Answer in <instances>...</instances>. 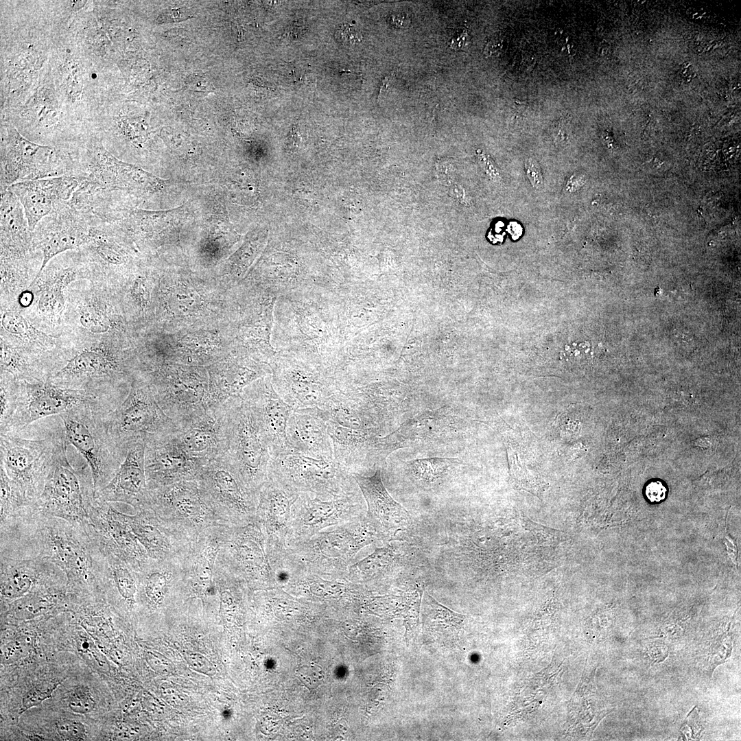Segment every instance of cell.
<instances>
[{"label": "cell", "instance_id": "1", "mask_svg": "<svg viewBox=\"0 0 741 741\" xmlns=\"http://www.w3.org/2000/svg\"><path fill=\"white\" fill-rule=\"evenodd\" d=\"M97 553L84 527L37 511L16 535L10 556L45 557L65 574L67 587L82 592L102 587Z\"/></svg>", "mask_w": 741, "mask_h": 741}, {"label": "cell", "instance_id": "2", "mask_svg": "<svg viewBox=\"0 0 741 741\" xmlns=\"http://www.w3.org/2000/svg\"><path fill=\"white\" fill-rule=\"evenodd\" d=\"M388 539L365 514L289 545L282 563L323 578L346 580L348 569L357 553Z\"/></svg>", "mask_w": 741, "mask_h": 741}, {"label": "cell", "instance_id": "3", "mask_svg": "<svg viewBox=\"0 0 741 741\" xmlns=\"http://www.w3.org/2000/svg\"><path fill=\"white\" fill-rule=\"evenodd\" d=\"M220 425L222 454L244 486L258 496L268 480L270 447L260 421L242 395L213 410Z\"/></svg>", "mask_w": 741, "mask_h": 741}, {"label": "cell", "instance_id": "4", "mask_svg": "<svg viewBox=\"0 0 741 741\" xmlns=\"http://www.w3.org/2000/svg\"><path fill=\"white\" fill-rule=\"evenodd\" d=\"M28 436L26 427L0 434V466L23 495L36 504L56 452L65 438L58 416Z\"/></svg>", "mask_w": 741, "mask_h": 741}, {"label": "cell", "instance_id": "5", "mask_svg": "<svg viewBox=\"0 0 741 741\" xmlns=\"http://www.w3.org/2000/svg\"><path fill=\"white\" fill-rule=\"evenodd\" d=\"M156 401L176 425L210 411L209 375L206 366L150 362L139 368Z\"/></svg>", "mask_w": 741, "mask_h": 741}, {"label": "cell", "instance_id": "6", "mask_svg": "<svg viewBox=\"0 0 741 741\" xmlns=\"http://www.w3.org/2000/svg\"><path fill=\"white\" fill-rule=\"evenodd\" d=\"M104 407L84 404L60 414L68 445L82 456L90 469L94 497L111 480L124 458L106 429Z\"/></svg>", "mask_w": 741, "mask_h": 741}, {"label": "cell", "instance_id": "7", "mask_svg": "<svg viewBox=\"0 0 741 741\" xmlns=\"http://www.w3.org/2000/svg\"><path fill=\"white\" fill-rule=\"evenodd\" d=\"M268 478L297 494L329 500L359 492L352 473L334 459H316L290 452L271 458Z\"/></svg>", "mask_w": 741, "mask_h": 741}, {"label": "cell", "instance_id": "8", "mask_svg": "<svg viewBox=\"0 0 741 741\" xmlns=\"http://www.w3.org/2000/svg\"><path fill=\"white\" fill-rule=\"evenodd\" d=\"M66 438L60 443L37 501L39 513L64 519L85 529L88 507L94 499L92 477L82 468L75 470L67 458Z\"/></svg>", "mask_w": 741, "mask_h": 741}, {"label": "cell", "instance_id": "9", "mask_svg": "<svg viewBox=\"0 0 741 741\" xmlns=\"http://www.w3.org/2000/svg\"><path fill=\"white\" fill-rule=\"evenodd\" d=\"M104 422L114 446L124 459L134 442L171 433L176 427L159 407L146 383L137 376L121 403L104 415Z\"/></svg>", "mask_w": 741, "mask_h": 741}, {"label": "cell", "instance_id": "10", "mask_svg": "<svg viewBox=\"0 0 741 741\" xmlns=\"http://www.w3.org/2000/svg\"><path fill=\"white\" fill-rule=\"evenodd\" d=\"M1 188L37 179L75 176L76 166L54 148L32 143L11 125L5 127L1 149Z\"/></svg>", "mask_w": 741, "mask_h": 741}, {"label": "cell", "instance_id": "11", "mask_svg": "<svg viewBox=\"0 0 741 741\" xmlns=\"http://www.w3.org/2000/svg\"><path fill=\"white\" fill-rule=\"evenodd\" d=\"M272 364L273 386L293 410L322 409L338 390L328 370L308 360L281 357Z\"/></svg>", "mask_w": 741, "mask_h": 741}, {"label": "cell", "instance_id": "12", "mask_svg": "<svg viewBox=\"0 0 741 741\" xmlns=\"http://www.w3.org/2000/svg\"><path fill=\"white\" fill-rule=\"evenodd\" d=\"M84 404L99 405L112 410L97 397L86 390L61 387L49 379L20 381L16 409L6 430L24 429L47 417L59 416Z\"/></svg>", "mask_w": 741, "mask_h": 741}, {"label": "cell", "instance_id": "13", "mask_svg": "<svg viewBox=\"0 0 741 741\" xmlns=\"http://www.w3.org/2000/svg\"><path fill=\"white\" fill-rule=\"evenodd\" d=\"M359 492L323 500L301 493L292 507L288 546L307 540L320 531L351 521L366 514Z\"/></svg>", "mask_w": 741, "mask_h": 741}, {"label": "cell", "instance_id": "14", "mask_svg": "<svg viewBox=\"0 0 741 741\" xmlns=\"http://www.w3.org/2000/svg\"><path fill=\"white\" fill-rule=\"evenodd\" d=\"M77 177L110 191L152 194L161 190L164 180L134 165L124 162L101 145L89 150L87 158L77 167Z\"/></svg>", "mask_w": 741, "mask_h": 741}, {"label": "cell", "instance_id": "15", "mask_svg": "<svg viewBox=\"0 0 741 741\" xmlns=\"http://www.w3.org/2000/svg\"><path fill=\"white\" fill-rule=\"evenodd\" d=\"M196 480L209 502L224 506L242 524L255 520L258 496L244 486L223 454L204 463Z\"/></svg>", "mask_w": 741, "mask_h": 741}, {"label": "cell", "instance_id": "16", "mask_svg": "<svg viewBox=\"0 0 741 741\" xmlns=\"http://www.w3.org/2000/svg\"><path fill=\"white\" fill-rule=\"evenodd\" d=\"M86 530L98 546L119 557L136 572L148 561V555L134 534L110 502L95 498L89 507Z\"/></svg>", "mask_w": 741, "mask_h": 741}, {"label": "cell", "instance_id": "17", "mask_svg": "<svg viewBox=\"0 0 741 741\" xmlns=\"http://www.w3.org/2000/svg\"><path fill=\"white\" fill-rule=\"evenodd\" d=\"M298 495L270 478L259 492L255 520L266 536L268 557L274 571L288 548L292 507Z\"/></svg>", "mask_w": 741, "mask_h": 741}, {"label": "cell", "instance_id": "18", "mask_svg": "<svg viewBox=\"0 0 741 741\" xmlns=\"http://www.w3.org/2000/svg\"><path fill=\"white\" fill-rule=\"evenodd\" d=\"M90 228L91 224L86 217L69 200L58 205L51 213L43 217L32 233V239L38 244L42 250L43 259L32 285L41 275L45 267L53 257L84 245Z\"/></svg>", "mask_w": 741, "mask_h": 741}, {"label": "cell", "instance_id": "19", "mask_svg": "<svg viewBox=\"0 0 741 741\" xmlns=\"http://www.w3.org/2000/svg\"><path fill=\"white\" fill-rule=\"evenodd\" d=\"M145 471L149 491L181 481L196 480L205 463L190 457L171 433L145 439Z\"/></svg>", "mask_w": 741, "mask_h": 741}, {"label": "cell", "instance_id": "20", "mask_svg": "<svg viewBox=\"0 0 741 741\" xmlns=\"http://www.w3.org/2000/svg\"><path fill=\"white\" fill-rule=\"evenodd\" d=\"M206 368L209 375L210 411L228 399L240 396L246 386L271 373L269 364L255 359L242 349H231Z\"/></svg>", "mask_w": 741, "mask_h": 741}, {"label": "cell", "instance_id": "21", "mask_svg": "<svg viewBox=\"0 0 741 741\" xmlns=\"http://www.w3.org/2000/svg\"><path fill=\"white\" fill-rule=\"evenodd\" d=\"M241 395L255 412L267 438L270 458L292 452L287 439V426L293 409L275 390L270 375L246 386Z\"/></svg>", "mask_w": 741, "mask_h": 741}, {"label": "cell", "instance_id": "22", "mask_svg": "<svg viewBox=\"0 0 741 741\" xmlns=\"http://www.w3.org/2000/svg\"><path fill=\"white\" fill-rule=\"evenodd\" d=\"M1 598L14 602L43 585L67 583L65 574L41 556L12 558L1 555Z\"/></svg>", "mask_w": 741, "mask_h": 741}, {"label": "cell", "instance_id": "23", "mask_svg": "<svg viewBox=\"0 0 741 741\" xmlns=\"http://www.w3.org/2000/svg\"><path fill=\"white\" fill-rule=\"evenodd\" d=\"M80 181L75 176L26 180L8 187L23 206L30 230L59 204L69 200Z\"/></svg>", "mask_w": 741, "mask_h": 741}, {"label": "cell", "instance_id": "24", "mask_svg": "<svg viewBox=\"0 0 741 741\" xmlns=\"http://www.w3.org/2000/svg\"><path fill=\"white\" fill-rule=\"evenodd\" d=\"M145 440L132 443L114 477L95 498L122 502L138 510L148 509L150 493L145 471Z\"/></svg>", "mask_w": 741, "mask_h": 741}, {"label": "cell", "instance_id": "25", "mask_svg": "<svg viewBox=\"0 0 741 741\" xmlns=\"http://www.w3.org/2000/svg\"><path fill=\"white\" fill-rule=\"evenodd\" d=\"M233 539L232 554L238 573L250 581L275 585L277 577L268 557L266 536L258 522L241 526Z\"/></svg>", "mask_w": 741, "mask_h": 741}, {"label": "cell", "instance_id": "26", "mask_svg": "<svg viewBox=\"0 0 741 741\" xmlns=\"http://www.w3.org/2000/svg\"><path fill=\"white\" fill-rule=\"evenodd\" d=\"M352 475L366 503V517L382 533L389 537L411 524V515L389 494L379 468L370 476L357 473Z\"/></svg>", "mask_w": 741, "mask_h": 741}, {"label": "cell", "instance_id": "27", "mask_svg": "<svg viewBox=\"0 0 741 741\" xmlns=\"http://www.w3.org/2000/svg\"><path fill=\"white\" fill-rule=\"evenodd\" d=\"M290 449L316 459H333L327 425L319 408L293 410L287 426Z\"/></svg>", "mask_w": 741, "mask_h": 741}, {"label": "cell", "instance_id": "28", "mask_svg": "<svg viewBox=\"0 0 741 741\" xmlns=\"http://www.w3.org/2000/svg\"><path fill=\"white\" fill-rule=\"evenodd\" d=\"M331 438L333 459L348 470L355 473L360 465L375 464L381 461L378 438L375 430H360L343 427L333 421H327Z\"/></svg>", "mask_w": 741, "mask_h": 741}, {"label": "cell", "instance_id": "29", "mask_svg": "<svg viewBox=\"0 0 741 741\" xmlns=\"http://www.w3.org/2000/svg\"><path fill=\"white\" fill-rule=\"evenodd\" d=\"M172 434L190 457L202 462L222 454L220 425L213 411L176 425Z\"/></svg>", "mask_w": 741, "mask_h": 741}, {"label": "cell", "instance_id": "30", "mask_svg": "<svg viewBox=\"0 0 741 741\" xmlns=\"http://www.w3.org/2000/svg\"><path fill=\"white\" fill-rule=\"evenodd\" d=\"M1 257L20 258L29 249L32 233L20 201L8 188H1Z\"/></svg>", "mask_w": 741, "mask_h": 741}, {"label": "cell", "instance_id": "31", "mask_svg": "<svg viewBox=\"0 0 741 741\" xmlns=\"http://www.w3.org/2000/svg\"><path fill=\"white\" fill-rule=\"evenodd\" d=\"M399 545L391 541L379 547L348 569L346 580L359 585L385 580L400 567Z\"/></svg>", "mask_w": 741, "mask_h": 741}, {"label": "cell", "instance_id": "32", "mask_svg": "<svg viewBox=\"0 0 741 741\" xmlns=\"http://www.w3.org/2000/svg\"><path fill=\"white\" fill-rule=\"evenodd\" d=\"M163 293V304L172 318H196L202 316L209 302L189 283H170Z\"/></svg>", "mask_w": 741, "mask_h": 741}, {"label": "cell", "instance_id": "33", "mask_svg": "<svg viewBox=\"0 0 741 741\" xmlns=\"http://www.w3.org/2000/svg\"><path fill=\"white\" fill-rule=\"evenodd\" d=\"M423 625L427 632L449 636L458 633L465 616L453 611L424 591L421 606Z\"/></svg>", "mask_w": 741, "mask_h": 741}, {"label": "cell", "instance_id": "34", "mask_svg": "<svg viewBox=\"0 0 741 741\" xmlns=\"http://www.w3.org/2000/svg\"><path fill=\"white\" fill-rule=\"evenodd\" d=\"M149 509L140 510L135 515L121 513V517L146 551L148 556L158 558L166 549L164 537Z\"/></svg>", "mask_w": 741, "mask_h": 741}, {"label": "cell", "instance_id": "35", "mask_svg": "<svg viewBox=\"0 0 741 741\" xmlns=\"http://www.w3.org/2000/svg\"><path fill=\"white\" fill-rule=\"evenodd\" d=\"M73 268H60L54 271L41 287L38 300L39 310L47 316L59 314L64 306L63 290L76 278Z\"/></svg>", "mask_w": 741, "mask_h": 741}, {"label": "cell", "instance_id": "36", "mask_svg": "<svg viewBox=\"0 0 741 741\" xmlns=\"http://www.w3.org/2000/svg\"><path fill=\"white\" fill-rule=\"evenodd\" d=\"M1 326L10 333L34 345L36 349L52 346L53 338L35 328L27 320L15 311H6L1 317Z\"/></svg>", "mask_w": 741, "mask_h": 741}, {"label": "cell", "instance_id": "37", "mask_svg": "<svg viewBox=\"0 0 741 741\" xmlns=\"http://www.w3.org/2000/svg\"><path fill=\"white\" fill-rule=\"evenodd\" d=\"M507 454L510 484L517 490H524L535 495L544 491L546 484L540 476L522 464L517 454L510 448L507 449Z\"/></svg>", "mask_w": 741, "mask_h": 741}, {"label": "cell", "instance_id": "38", "mask_svg": "<svg viewBox=\"0 0 741 741\" xmlns=\"http://www.w3.org/2000/svg\"><path fill=\"white\" fill-rule=\"evenodd\" d=\"M455 462L456 460L449 458L416 460L411 462L410 471L416 480L424 484H432L444 476Z\"/></svg>", "mask_w": 741, "mask_h": 741}, {"label": "cell", "instance_id": "39", "mask_svg": "<svg viewBox=\"0 0 741 741\" xmlns=\"http://www.w3.org/2000/svg\"><path fill=\"white\" fill-rule=\"evenodd\" d=\"M1 372L0 390V433L4 432L10 423L16 409L20 381L12 375Z\"/></svg>", "mask_w": 741, "mask_h": 741}, {"label": "cell", "instance_id": "40", "mask_svg": "<svg viewBox=\"0 0 741 741\" xmlns=\"http://www.w3.org/2000/svg\"><path fill=\"white\" fill-rule=\"evenodd\" d=\"M80 321L93 333H106L113 327V320L106 308L96 304H89L81 309Z\"/></svg>", "mask_w": 741, "mask_h": 741}, {"label": "cell", "instance_id": "41", "mask_svg": "<svg viewBox=\"0 0 741 741\" xmlns=\"http://www.w3.org/2000/svg\"><path fill=\"white\" fill-rule=\"evenodd\" d=\"M217 552V545H210L197 558L193 573V582L200 587L207 588L210 584Z\"/></svg>", "mask_w": 741, "mask_h": 741}, {"label": "cell", "instance_id": "42", "mask_svg": "<svg viewBox=\"0 0 741 741\" xmlns=\"http://www.w3.org/2000/svg\"><path fill=\"white\" fill-rule=\"evenodd\" d=\"M144 591L147 598L152 604H159L163 600L167 587V576L159 571H149L143 580Z\"/></svg>", "mask_w": 741, "mask_h": 741}, {"label": "cell", "instance_id": "43", "mask_svg": "<svg viewBox=\"0 0 741 741\" xmlns=\"http://www.w3.org/2000/svg\"><path fill=\"white\" fill-rule=\"evenodd\" d=\"M67 703L71 710L81 714L92 711L96 704L90 689L84 685L73 688L68 696Z\"/></svg>", "mask_w": 741, "mask_h": 741}, {"label": "cell", "instance_id": "44", "mask_svg": "<svg viewBox=\"0 0 741 741\" xmlns=\"http://www.w3.org/2000/svg\"><path fill=\"white\" fill-rule=\"evenodd\" d=\"M60 682L51 681L37 684L30 689L22 698L21 712L40 705L50 698Z\"/></svg>", "mask_w": 741, "mask_h": 741}, {"label": "cell", "instance_id": "45", "mask_svg": "<svg viewBox=\"0 0 741 741\" xmlns=\"http://www.w3.org/2000/svg\"><path fill=\"white\" fill-rule=\"evenodd\" d=\"M56 729L58 735L66 740H80L85 737V727L78 720L62 718L56 724Z\"/></svg>", "mask_w": 741, "mask_h": 741}, {"label": "cell", "instance_id": "46", "mask_svg": "<svg viewBox=\"0 0 741 741\" xmlns=\"http://www.w3.org/2000/svg\"><path fill=\"white\" fill-rule=\"evenodd\" d=\"M297 674L301 681L310 689L317 687L324 677L320 667L313 663L302 666L297 670Z\"/></svg>", "mask_w": 741, "mask_h": 741}, {"label": "cell", "instance_id": "47", "mask_svg": "<svg viewBox=\"0 0 741 741\" xmlns=\"http://www.w3.org/2000/svg\"><path fill=\"white\" fill-rule=\"evenodd\" d=\"M337 38L342 43L354 45L362 40V35L359 29L353 24L342 25L336 32Z\"/></svg>", "mask_w": 741, "mask_h": 741}, {"label": "cell", "instance_id": "48", "mask_svg": "<svg viewBox=\"0 0 741 741\" xmlns=\"http://www.w3.org/2000/svg\"><path fill=\"white\" fill-rule=\"evenodd\" d=\"M28 645L23 639H18L8 644L3 648V657L5 661H14L25 655Z\"/></svg>", "mask_w": 741, "mask_h": 741}, {"label": "cell", "instance_id": "49", "mask_svg": "<svg viewBox=\"0 0 741 741\" xmlns=\"http://www.w3.org/2000/svg\"><path fill=\"white\" fill-rule=\"evenodd\" d=\"M131 294L134 300L142 308H145L149 301V291L144 279L137 278L134 282Z\"/></svg>", "mask_w": 741, "mask_h": 741}, {"label": "cell", "instance_id": "50", "mask_svg": "<svg viewBox=\"0 0 741 741\" xmlns=\"http://www.w3.org/2000/svg\"><path fill=\"white\" fill-rule=\"evenodd\" d=\"M667 489L660 481H652L648 483L645 489L647 499L652 503H657L663 501L666 496Z\"/></svg>", "mask_w": 741, "mask_h": 741}, {"label": "cell", "instance_id": "51", "mask_svg": "<svg viewBox=\"0 0 741 741\" xmlns=\"http://www.w3.org/2000/svg\"><path fill=\"white\" fill-rule=\"evenodd\" d=\"M526 171L532 186L537 189L541 188L543 186V177L539 163L534 159H528L526 162Z\"/></svg>", "mask_w": 741, "mask_h": 741}, {"label": "cell", "instance_id": "52", "mask_svg": "<svg viewBox=\"0 0 741 741\" xmlns=\"http://www.w3.org/2000/svg\"><path fill=\"white\" fill-rule=\"evenodd\" d=\"M188 14L180 9L167 10L157 18L156 22L163 23L186 20L191 17Z\"/></svg>", "mask_w": 741, "mask_h": 741}, {"label": "cell", "instance_id": "53", "mask_svg": "<svg viewBox=\"0 0 741 741\" xmlns=\"http://www.w3.org/2000/svg\"><path fill=\"white\" fill-rule=\"evenodd\" d=\"M502 48V40L499 37H492L487 42L484 54L486 56H496L499 54Z\"/></svg>", "mask_w": 741, "mask_h": 741}, {"label": "cell", "instance_id": "54", "mask_svg": "<svg viewBox=\"0 0 741 741\" xmlns=\"http://www.w3.org/2000/svg\"><path fill=\"white\" fill-rule=\"evenodd\" d=\"M469 42L468 33L464 30L458 37H455L451 40L449 45L455 49H463L468 46Z\"/></svg>", "mask_w": 741, "mask_h": 741}, {"label": "cell", "instance_id": "55", "mask_svg": "<svg viewBox=\"0 0 741 741\" xmlns=\"http://www.w3.org/2000/svg\"><path fill=\"white\" fill-rule=\"evenodd\" d=\"M564 129L563 124L561 121L554 125L552 134L556 141H561L567 138V133Z\"/></svg>", "mask_w": 741, "mask_h": 741}, {"label": "cell", "instance_id": "56", "mask_svg": "<svg viewBox=\"0 0 741 741\" xmlns=\"http://www.w3.org/2000/svg\"><path fill=\"white\" fill-rule=\"evenodd\" d=\"M32 301V294L29 292H24L19 298V303L23 306L27 307L31 304Z\"/></svg>", "mask_w": 741, "mask_h": 741}]
</instances>
